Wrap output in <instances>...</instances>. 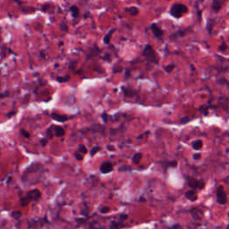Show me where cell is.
I'll use <instances>...</instances> for the list:
<instances>
[{
  "label": "cell",
  "instance_id": "26",
  "mask_svg": "<svg viewBox=\"0 0 229 229\" xmlns=\"http://www.w3.org/2000/svg\"><path fill=\"white\" fill-rule=\"evenodd\" d=\"M175 68V65H174V64H171V65H167L164 69H165V71L167 72V73H171L172 72V70L173 69H174Z\"/></svg>",
  "mask_w": 229,
  "mask_h": 229
},
{
  "label": "cell",
  "instance_id": "41",
  "mask_svg": "<svg viewBox=\"0 0 229 229\" xmlns=\"http://www.w3.org/2000/svg\"><path fill=\"white\" fill-rule=\"evenodd\" d=\"M127 217H128L127 215H121V216H120V218H121L122 219H125V218H127Z\"/></svg>",
  "mask_w": 229,
  "mask_h": 229
},
{
  "label": "cell",
  "instance_id": "4",
  "mask_svg": "<svg viewBox=\"0 0 229 229\" xmlns=\"http://www.w3.org/2000/svg\"><path fill=\"white\" fill-rule=\"evenodd\" d=\"M187 182H188V185L192 190H195V189L201 190L205 186V183H204L203 180H197V179H194V178L191 177V178H188Z\"/></svg>",
  "mask_w": 229,
  "mask_h": 229
},
{
  "label": "cell",
  "instance_id": "5",
  "mask_svg": "<svg viewBox=\"0 0 229 229\" xmlns=\"http://www.w3.org/2000/svg\"><path fill=\"white\" fill-rule=\"evenodd\" d=\"M217 201L220 205H224L226 202V193L223 186H218L217 189Z\"/></svg>",
  "mask_w": 229,
  "mask_h": 229
},
{
  "label": "cell",
  "instance_id": "37",
  "mask_svg": "<svg viewBox=\"0 0 229 229\" xmlns=\"http://www.w3.org/2000/svg\"><path fill=\"white\" fill-rule=\"evenodd\" d=\"M201 157V153H196L193 155V160H200Z\"/></svg>",
  "mask_w": 229,
  "mask_h": 229
},
{
  "label": "cell",
  "instance_id": "16",
  "mask_svg": "<svg viewBox=\"0 0 229 229\" xmlns=\"http://www.w3.org/2000/svg\"><path fill=\"white\" fill-rule=\"evenodd\" d=\"M142 157H143V153L142 152H136L133 156V164L138 165L140 163V160H142Z\"/></svg>",
  "mask_w": 229,
  "mask_h": 229
},
{
  "label": "cell",
  "instance_id": "23",
  "mask_svg": "<svg viewBox=\"0 0 229 229\" xmlns=\"http://www.w3.org/2000/svg\"><path fill=\"white\" fill-rule=\"evenodd\" d=\"M99 150H101V148H100L99 146H95V147L91 148V150H90V154H91V157H93V156H94L97 152H99Z\"/></svg>",
  "mask_w": 229,
  "mask_h": 229
},
{
  "label": "cell",
  "instance_id": "27",
  "mask_svg": "<svg viewBox=\"0 0 229 229\" xmlns=\"http://www.w3.org/2000/svg\"><path fill=\"white\" fill-rule=\"evenodd\" d=\"M59 28H60V30H62V31H67L68 30V26H67V24H66V23L65 22H62L61 23H60V25H59Z\"/></svg>",
  "mask_w": 229,
  "mask_h": 229
},
{
  "label": "cell",
  "instance_id": "22",
  "mask_svg": "<svg viewBox=\"0 0 229 229\" xmlns=\"http://www.w3.org/2000/svg\"><path fill=\"white\" fill-rule=\"evenodd\" d=\"M69 80H70V76H69V75L63 76V77H61V76L57 77V81L58 82H68Z\"/></svg>",
  "mask_w": 229,
  "mask_h": 229
},
{
  "label": "cell",
  "instance_id": "39",
  "mask_svg": "<svg viewBox=\"0 0 229 229\" xmlns=\"http://www.w3.org/2000/svg\"><path fill=\"white\" fill-rule=\"evenodd\" d=\"M90 228H91V229H104L103 227H100V226H94L93 225H91Z\"/></svg>",
  "mask_w": 229,
  "mask_h": 229
},
{
  "label": "cell",
  "instance_id": "31",
  "mask_svg": "<svg viewBox=\"0 0 229 229\" xmlns=\"http://www.w3.org/2000/svg\"><path fill=\"white\" fill-rule=\"evenodd\" d=\"M21 134L23 137H25V138H30V133L29 132H27L26 130H24V129H21Z\"/></svg>",
  "mask_w": 229,
  "mask_h": 229
},
{
  "label": "cell",
  "instance_id": "11",
  "mask_svg": "<svg viewBox=\"0 0 229 229\" xmlns=\"http://www.w3.org/2000/svg\"><path fill=\"white\" fill-rule=\"evenodd\" d=\"M224 4L223 1H218V0H214V1L211 3V9H212L214 12H218L221 7L222 5Z\"/></svg>",
  "mask_w": 229,
  "mask_h": 229
},
{
  "label": "cell",
  "instance_id": "18",
  "mask_svg": "<svg viewBox=\"0 0 229 229\" xmlns=\"http://www.w3.org/2000/svg\"><path fill=\"white\" fill-rule=\"evenodd\" d=\"M100 53V50H99V48L95 45L94 46V48L91 50V53H90V55H89V57H95V56H97V55H99Z\"/></svg>",
  "mask_w": 229,
  "mask_h": 229
},
{
  "label": "cell",
  "instance_id": "44",
  "mask_svg": "<svg viewBox=\"0 0 229 229\" xmlns=\"http://www.w3.org/2000/svg\"><path fill=\"white\" fill-rule=\"evenodd\" d=\"M228 217H229V213H228Z\"/></svg>",
  "mask_w": 229,
  "mask_h": 229
},
{
  "label": "cell",
  "instance_id": "9",
  "mask_svg": "<svg viewBox=\"0 0 229 229\" xmlns=\"http://www.w3.org/2000/svg\"><path fill=\"white\" fill-rule=\"evenodd\" d=\"M50 116L53 120H55L57 122H60V123H65L69 119V117L66 115H60V114H56V113H52L50 115Z\"/></svg>",
  "mask_w": 229,
  "mask_h": 229
},
{
  "label": "cell",
  "instance_id": "17",
  "mask_svg": "<svg viewBox=\"0 0 229 229\" xmlns=\"http://www.w3.org/2000/svg\"><path fill=\"white\" fill-rule=\"evenodd\" d=\"M125 11L127 13H129L132 16H136L139 13V9L136 6H130L125 8Z\"/></svg>",
  "mask_w": 229,
  "mask_h": 229
},
{
  "label": "cell",
  "instance_id": "38",
  "mask_svg": "<svg viewBox=\"0 0 229 229\" xmlns=\"http://www.w3.org/2000/svg\"><path fill=\"white\" fill-rule=\"evenodd\" d=\"M15 113L16 112H14V111H11V112H8L7 113V115H6V116L8 117V118H10V117H12L13 115H15Z\"/></svg>",
  "mask_w": 229,
  "mask_h": 229
},
{
  "label": "cell",
  "instance_id": "32",
  "mask_svg": "<svg viewBox=\"0 0 229 229\" xmlns=\"http://www.w3.org/2000/svg\"><path fill=\"white\" fill-rule=\"evenodd\" d=\"M123 70V68H122V66L121 65H119L118 66V65H115L114 66V68H113V72L116 74V73H120L121 71Z\"/></svg>",
  "mask_w": 229,
  "mask_h": 229
},
{
  "label": "cell",
  "instance_id": "43",
  "mask_svg": "<svg viewBox=\"0 0 229 229\" xmlns=\"http://www.w3.org/2000/svg\"><path fill=\"white\" fill-rule=\"evenodd\" d=\"M226 229H229V226H228V227H227V228H226Z\"/></svg>",
  "mask_w": 229,
  "mask_h": 229
},
{
  "label": "cell",
  "instance_id": "29",
  "mask_svg": "<svg viewBox=\"0 0 229 229\" xmlns=\"http://www.w3.org/2000/svg\"><path fill=\"white\" fill-rule=\"evenodd\" d=\"M226 48H227V45L225 44V42H222L218 46V51H220V52H224Z\"/></svg>",
  "mask_w": 229,
  "mask_h": 229
},
{
  "label": "cell",
  "instance_id": "30",
  "mask_svg": "<svg viewBox=\"0 0 229 229\" xmlns=\"http://www.w3.org/2000/svg\"><path fill=\"white\" fill-rule=\"evenodd\" d=\"M74 157H75L76 160H79V161H82V160H83V156H82V154H81V153L78 152V151H76V152L74 153Z\"/></svg>",
  "mask_w": 229,
  "mask_h": 229
},
{
  "label": "cell",
  "instance_id": "19",
  "mask_svg": "<svg viewBox=\"0 0 229 229\" xmlns=\"http://www.w3.org/2000/svg\"><path fill=\"white\" fill-rule=\"evenodd\" d=\"M132 169H133V167L128 165H122L121 167H118L119 172H127V171H131Z\"/></svg>",
  "mask_w": 229,
  "mask_h": 229
},
{
  "label": "cell",
  "instance_id": "1",
  "mask_svg": "<svg viewBox=\"0 0 229 229\" xmlns=\"http://www.w3.org/2000/svg\"><path fill=\"white\" fill-rule=\"evenodd\" d=\"M44 174V166L40 163L36 162L31 164L30 167L26 168L22 175V180L23 183L28 184H33L39 183Z\"/></svg>",
  "mask_w": 229,
  "mask_h": 229
},
{
  "label": "cell",
  "instance_id": "7",
  "mask_svg": "<svg viewBox=\"0 0 229 229\" xmlns=\"http://www.w3.org/2000/svg\"><path fill=\"white\" fill-rule=\"evenodd\" d=\"M150 30H151L153 35H154V36H155L156 38L160 39V40L163 39L164 31H163L160 27L157 26V24H156V23H152V24L150 25Z\"/></svg>",
  "mask_w": 229,
  "mask_h": 229
},
{
  "label": "cell",
  "instance_id": "42",
  "mask_svg": "<svg viewBox=\"0 0 229 229\" xmlns=\"http://www.w3.org/2000/svg\"><path fill=\"white\" fill-rule=\"evenodd\" d=\"M108 149L110 150H115V148H114L113 146H109V145H108Z\"/></svg>",
  "mask_w": 229,
  "mask_h": 229
},
{
  "label": "cell",
  "instance_id": "6",
  "mask_svg": "<svg viewBox=\"0 0 229 229\" xmlns=\"http://www.w3.org/2000/svg\"><path fill=\"white\" fill-rule=\"evenodd\" d=\"M25 197L30 201V202L32 201H39V200L40 199L41 193H40V191L38 189H33V190H31V191H29L26 193Z\"/></svg>",
  "mask_w": 229,
  "mask_h": 229
},
{
  "label": "cell",
  "instance_id": "10",
  "mask_svg": "<svg viewBox=\"0 0 229 229\" xmlns=\"http://www.w3.org/2000/svg\"><path fill=\"white\" fill-rule=\"evenodd\" d=\"M185 198L191 201H195L198 199V195L194 190H190L185 192Z\"/></svg>",
  "mask_w": 229,
  "mask_h": 229
},
{
  "label": "cell",
  "instance_id": "20",
  "mask_svg": "<svg viewBox=\"0 0 229 229\" xmlns=\"http://www.w3.org/2000/svg\"><path fill=\"white\" fill-rule=\"evenodd\" d=\"M11 215H12V217H13V218L18 219V218H20L22 217V212H21L20 210H14V211H13Z\"/></svg>",
  "mask_w": 229,
  "mask_h": 229
},
{
  "label": "cell",
  "instance_id": "13",
  "mask_svg": "<svg viewBox=\"0 0 229 229\" xmlns=\"http://www.w3.org/2000/svg\"><path fill=\"white\" fill-rule=\"evenodd\" d=\"M55 129H53L55 136L57 137H62L65 135V129L61 126H54Z\"/></svg>",
  "mask_w": 229,
  "mask_h": 229
},
{
  "label": "cell",
  "instance_id": "25",
  "mask_svg": "<svg viewBox=\"0 0 229 229\" xmlns=\"http://www.w3.org/2000/svg\"><path fill=\"white\" fill-rule=\"evenodd\" d=\"M177 166V162L175 160H173V161H167L166 163V167H175Z\"/></svg>",
  "mask_w": 229,
  "mask_h": 229
},
{
  "label": "cell",
  "instance_id": "40",
  "mask_svg": "<svg viewBox=\"0 0 229 229\" xmlns=\"http://www.w3.org/2000/svg\"><path fill=\"white\" fill-rule=\"evenodd\" d=\"M6 96H8V92L7 91L4 92L3 94H0V98H4V97H6Z\"/></svg>",
  "mask_w": 229,
  "mask_h": 229
},
{
  "label": "cell",
  "instance_id": "21",
  "mask_svg": "<svg viewBox=\"0 0 229 229\" xmlns=\"http://www.w3.org/2000/svg\"><path fill=\"white\" fill-rule=\"evenodd\" d=\"M77 151L80 152L81 154H86V153L88 152V150H87V148H86L85 145H83V144H80L79 147H78V150H77Z\"/></svg>",
  "mask_w": 229,
  "mask_h": 229
},
{
  "label": "cell",
  "instance_id": "14",
  "mask_svg": "<svg viewBox=\"0 0 229 229\" xmlns=\"http://www.w3.org/2000/svg\"><path fill=\"white\" fill-rule=\"evenodd\" d=\"M191 146H192V149H193V150H201V149L202 148V146H203V142H202L201 140H194V142L192 143Z\"/></svg>",
  "mask_w": 229,
  "mask_h": 229
},
{
  "label": "cell",
  "instance_id": "28",
  "mask_svg": "<svg viewBox=\"0 0 229 229\" xmlns=\"http://www.w3.org/2000/svg\"><path fill=\"white\" fill-rule=\"evenodd\" d=\"M53 134H54V133H53V129H52V126L49 127L48 130H47V139H51L53 137Z\"/></svg>",
  "mask_w": 229,
  "mask_h": 229
},
{
  "label": "cell",
  "instance_id": "33",
  "mask_svg": "<svg viewBox=\"0 0 229 229\" xmlns=\"http://www.w3.org/2000/svg\"><path fill=\"white\" fill-rule=\"evenodd\" d=\"M101 118H102V120H103L104 123H108V115L107 113L104 112V113L101 115Z\"/></svg>",
  "mask_w": 229,
  "mask_h": 229
},
{
  "label": "cell",
  "instance_id": "8",
  "mask_svg": "<svg viewBox=\"0 0 229 229\" xmlns=\"http://www.w3.org/2000/svg\"><path fill=\"white\" fill-rule=\"evenodd\" d=\"M113 168H114L113 163H111L110 161H105L101 164L99 170L102 174H108L113 171Z\"/></svg>",
  "mask_w": 229,
  "mask_h": 229
},
{
  "label": "cell",
  "instance_id": "2",
  "mask_svg": "<svg viewBox=\"0 0 229 229\" xmlns=\"http://www.w3.org/2000/svg\"><path fill=\"white\" fill-rule=\"evenodd\" d=\"M188 11V7L184 5V4H181V3H175L174 4L169 11V13L171 16H173L174 18H181V17L187 13Z\"/></svg>",
  "mask_w": 229,
  "mask_h": 229
},
{
  "label": "cell",
  "instance_id": "35",
  "mask_svg": "<svg viewBox=\"0 0 229 229\" xmlns=\"http://www.w3.org/2000/svg\"><path fill=\"white\" fill-rule=\"evenodd\" d=\"M190 120H191L190 117H187V116H186V117H184V118L181 120V124H182V125H185V124H187L188 122H190Z\"/></svg>",
  "mask_w": 229,
  "mask_h": 229
},
{
  "label": "cell",
  "instance_id": "34",
  "mask_svg": "<svg viewBox=\"0 0 229 229\" xmlns=\"http://www.w3.org/2000/svg\"><path fill=\"white\" fill-rule=\"evenodd\" d=\"M109 210H110V208H109V207L105 206V207L101 208L100 212H101V213H108V212H109Z\"/></svg>",
  "mask_w": 229,
  "mask_h": 229
},
{
  "label": "cell",
  "instance_id": "24",
  "mask_svg": "<svg viewBox=\"0 0 229 229\" xmlns=\"http://www.w3.org/2000/svg\"><path fill=\"white\" fill-rule=\"evenodd\" d=\"M20 203H21V205H22L23 207H26V206L30 203V201H29L26 197H23V198H21V200H20Z\"/></svg>",
  "mask_w": 229,
  "mask_h": 229
},
{
  "label": "cell",
  "instance_id": "15",
  "mask_svg": "<svg viewBox=\"0 0 229 229\" xmlns=\"http://www.w3.org/2000/svg\"><path fill=\"white\" fill-rule=\"evenodd\" d=\"M70 11H71L72 13V16L74 17V18H77V17H79V13H80V10L78 8L77 6H70Z\"/></svg>",
  "mask_w": 229,
  "mask_h": 229
},
{
  "label": "cell",
  "instance_id": "3",
  "mask_svg": "<svg viewBox=\"0 0 229 229\" xmlns=\"http://www.w3.org/2000/svg\"><path fill=\"white\" fill-rule=\"evenodd\" d=\"M143 56L145 57V59L148 62L152 63V64H157L158 60H160L156 51L150 45H147L144 48V49L143 51Z\"/></svg>",
  "mask_w": 229,
  "mask_h": 229
},
{
  "label": "cell",
  "instance_id": "12",
  "mask_svg": "<svg viewBox=\"0 0 229 229\" xmlns=\"http://www.w3.org/2000/svg\"><path fill=\"white\" fill-rule=\"evenodd\" d=\"M116 29H112V30H110L107 34H106V36L104 37V39H103V42L106 44V45H109V43H110V40H111V38H112V35H113V33L116 31Z\"/></svg>",
  "mask_w": 229,
  "mask_h": 229
},
{
  "label": "cell",
  "instance_id": "36",
  "mask_svg": "<svg viewBox=\"0 0 229 229\" xmlns=\"http://www.w3.org/2000/svg\"><path fill=\"white\" fill-rule=\"evenodd\" d=\"M47 143H48V139H47V138L42 139V140H40V144H41V146H46Z\"/></svg>",
  "mask_w": 229,
  "mask_h": 229
}]
</instances>
